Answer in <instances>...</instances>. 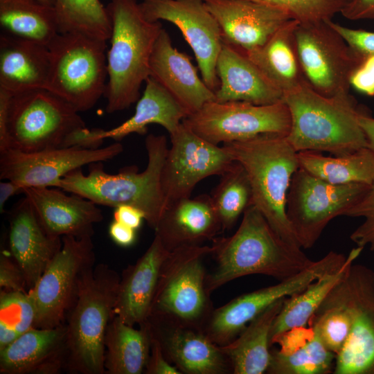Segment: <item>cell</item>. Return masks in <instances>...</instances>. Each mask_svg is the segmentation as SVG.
<instances>
[{"mask_svg": "<svg viewBox=\"0 0 374 374\" xmlns=\"http://www.w3.org/2000/svg\"><path fill=\"white\" fill-rule=\"evenodd\" d=\"M212 241L210 255L215 266L206 280L210 294L231 280L251 274H262L280 281L313 262L301 247L284 241L254 205L244 212L233 235Z\"/></svg>", "mask_w": 374, "mask_h": 374, "instance_id": "1", "label": "cell"}, {"mask_svg": "<svg viewBox=\"0 0 374 374\" xmlns=\"http://www.w3.org/2000/svg\"><path fill=\"white\" fill-rule=\"evenodd\" d=\"M283 101L291 118L286 139L297 152H327L338 156L368 147L359 122L362 111L349 91L328 97L315 91L304 80L296 89L284 93Z\"/></svg>", "mask_w": 374, "mask_h": 374, "instance_id": "2", "label": "cell"}, {"mask_svg": "<svg viewBox=\"0 0 374 374\" xmlns=\"http://www.w3.org/2000/svg\"><path fill=\"white\" fill-rule=\"evenodd\" d=\"M145 145L148 164L143 172L131 166L112 175L105 172L102 162H96L89 164L87 175L81 168L67 174L58 188L96 204L113 208L134 206L143 211L145 220L154 229L165 210L161 178L168 148L164 135L149 134Z\"/></svg>", "mask_w": 374, "mask_h": 374, "instance_id": "3", "label": "cell"}, {"mask_svg": "<svg viewBox=\"0 0 374 374\" xmlns=\"http://www.w3.org/2000/svg\"><path fill=\"white\" fill-rule=\"evenodd\" d=\"M107 9L112 21L107 53L106 112L130 107L141 97L142 84L150 76L152 50L163 28L160 21L143 16L137 0H111Z\"/></svg>", "mask_w": 374, "mask_h": 374, "instance_id": "4", "label": "cell"}, {"mask_svg": "<svg viewBox=\"0 0 374 374\" xmlns=\"http://www.w3.org/2000/svg\"><path fill=\"white\" fill-rule=\"evenodd\" d=\"M121 278L104 264L88 267L81 274L67 314L64 364L75 373L103 374L105 337L114 316Z\"/></svg>", "mask_w": 374, "mask_h": 374, "instance_id": "5", "label": "cell"}, {"mask_svg": "<svg viewBox=\"0 0 374 374\" xmlns=\"http://www.w3.org/2000/svg\"><path fill=\"white\" fill-rule=\"evenodd\" d=\"M222 147L246 171L251 186L253 205L284 241L301 247L286 214L291 179L299 168L297 152L286 136L262 135L224 143Z\"/></svg>", "mask_w": 374, "mask_h": 374, "instance_id": "6", "label": "cell"}, {"mask_svg": "<svg viewBox=\"0 0 374 374\" xmlns=\"http://www.w3.org/2000/svg\"><path fill=\"white\" fill-rule=\"evenodd\" d=\"M78 113L46 89L12 95L0 89V152L60 148L69 133L86 126Z\"/></svg>", "mask_w": 374, "mask_h": 374, "instance_id": "7", "label": "cell"}, {"mask_svg": "<svg viewBox=\"0 0 374 374\" xmlns=\"http://www.w3.org/2000/svg\"><path fill=\"white\" fill-rule=\"evenodd\" d=\"M106 42L80 33L57 34L47 46L50 69L46 89L78 112L91 109L106 89Z\"/></svg>", "mask_w": 374, "mask_h": 374, "instance_id": "8", "label": "cell"}, {"mask_svg": "<svg viewBox=\"0 0 374 374\" xmlns=\"http://www.w3.org/2000/svg\"><path fill=\"white\" fill-rule=\"evenodd\" d=\"M211 251V246L200 244L170 251L160 270L150 317L202 328L214 309L204 265Z\"/></svg>", "mask_w": 374, "mask_h": 374, "instance_id": "9", "label": "cell"}, {"mask_svg": "<svg viewBox=\"0 0 374 374\" xmlns=\"http://www.w3.org/2000/svg\"><path fill=\"white\" fill-rule=\"evenodd\" d=\"M369 186L332 184L299 168L291 179L286 214L300 247H312L328 223L344 215Z\"/></svg>", "mask_w": 374, "mask_h": 374, "instance_id": "10", "label": "cell"}, {"mask_svg": "<svg viewBox=\"0 0 374 374\" xmlns=\"http://www.w3.org/2000/svg\"><path fill=\"white\" fill-rule=\"evenodd\" d=\"M182 123L200 137L218 145L262 135L287 136L291 126L283 101L266 105L243 101L206 103Z\"/></svg>", "mask_w": 374, "mask_h": 374, "instance_id": "11", "label": "cell"}, {"mask_svg": "<svg viewBox=\"0 0 374 374\" xmlns=\"http://www.w3.org/2000/svg\"><path fill=\"white\" fill-rule=\"evenodd\" d=\"M62 241L60 249L28 292L35 312L34 328H53L63 324L82 273L94 262L92 235H66Z\"/></svg>", "mask_w": 374, "mask_h": 374, "instance_id": "12", "label": "cell"}, {"mask_svg": "<svg viewBox=\"0 0 374 374\" xmlns=\"http://www.w3.org/2000/svg\"><path fill=\"white\" fill-rule=\"evenodd\" d=\"M346 260L342 253L330 251L307 268L278 283L242 294L213 310L202 330L215 344L231 342L247 325L278 300L304 290L323 275L340 269Z\"/></svg>", "mask_w": 374, "mask_h": 374, "instance_id": "13", "label": "cell"}, {"mask_svg": "<svg viewBox=\"0 0 374 374\" xmlns=\"http://www.w3.org/2000/svg\"><path fill=\"white\" fill-rule=\"evenodd\" d=\"M295 42L304 79L315 91L330 97L349 91L351 73L362 58L328 20L299 24Z\"/></svg>", "mask_w": 374, "mask_h": 374, "instance_id": "14", "label": "cell"}, {"mask_svg": "<svg viewBox=\"0 0 374 374\" xmlns=\"http://www.w3.org/2000/svg\"><path fill=\"white\" fill-rule=\"evenodd\" d=\"M168 149L161 172L165 208L188 198L195 186L212 175H222L236 163L222 146L198 136L183 123L170 134Z\"/></svg>", "mask_w": 374, "mask_h": 374, "instance_id": "15", "label": "cell"}, {"mask_svg": "<svg viewBox=\"0 0 374 374\" xmlns=\"http://www.w3.org/2000/svg\"><path fill=\"white\" fill-rule=\"evenodd\" d=\"M141 10L150 21L176 26L195 54L202 78L215 92L220 81L216 62L223 43L220 26L203 0H142Z\"/></svg>", "mask_w": 374, "mask_h": 374, "instance_id": "16", "label": "cell"}, {"mask_svg": "<svg viewBox=\"0 0 374 374\" xmlns=\"http://www.w3.org/2000/svg\"><path fill=\"white\" fill-rule=\"evenodd\" d=\"M123 150L118 141L96 150L56 148L24 152L8 149L0 152V178L11 180L24 188H58L61 179L71 171L112 159Z\"/></svg>", "mask_w": 374, "mask_h": 374, "instance_id": "17", "label": "cell"}, {"mask_svg": "<svg viewBox=\"0 0 374 374\" xmlns=\"http://www.w3.org/2000/svg\"><path fill=\"white\" fill-rule=\"evenodd\" d=\"M354 319L349 336L336 355L333 374H374L373 271L353 264L346 277Z\"/></svg>", "mask_w": 374, "mask_h": 374, "instance_id": "18", "label": "cell"}, {"mask_svg": "<svg viewBox=\"0 0 374 374\" xmlns=\"http://www.w3.org/2000/svg\"><path fill=\"white\" fill-rule=\"evenodd\" d=\"M147 323L167 359L185 374L232 373L221 346L198 328L150 317Z\"/></svg>", "mask_w": 374, "mask_h": 374, "instance_id": "19", "label": "cell"}, {"mask_svg": "<svg viewBox=\"0 0 374 374\" xmlns=\"http://www.w3.org/2000/svg\"><path fill=\"white\" fill-rule=\"evenodd\" d=\"M217 20L222 41L247 52L263 45L293 19L278 8L251 0H203Z\"/></svg>", "mask_w": 374, "mask_h": 374, "instance_id": "20", "label": "cell"}, {"mask_svg": "<svg viewBox=\"0 0 374 374\" xmlns=\"http://www.w3.org/2000/svg\"><path fill=\"white\" fill-rule=\"evenodd\" d=\"M150 76L164 87L188 114L215 101V91L200 78L190 57L173 46L168 33L162 28L150 62Z\"/></svg>", "mask_w": 374, "mask_h": 374, "instance_id": "21", "label": "cell"}, {"mask_svg": "<svg viewBox=\"0 0 374 374\" xmlns=\"http://www.w3.org/2000/svg\"><path fill=\"white\" fill-rule=\"evenodd\" d=\"M62 241L48 235L24 196L9 215L8 247L13 260L21 269L29 291L60 249Z\"/></svg>", "mask_w": 374, "mask_h": 374, "instance_id": "22", "label": "cell"}, {"mask_svg": "<svg viewBox=\"0 0 374 374\" xmlns=\"http://www.w3.org/2000/svg\"><path fill=\"white\" fill-rule=\"evenodd\" d=\"M23 193L44 229L53 237L92 235L94 224L103 219L96 204L75 194L52 187L24 188Z\"/></svg>", "mask_w": 374, "mask_h": 374, "instance_id": "23", "label": "cell"}, {"mask_svg": "<svg viewBox=\"0 0 374 374\" xmlns=\"http://www.w3.org/2000/svg\"><path fill=\"white\" fill-rule=\"evenodd\" d=\"M170 251L154 235L145 253L123 272L114 310V316L134 326L145 323L151 313L160 270Z\"/></svg>", "mask_w": 374, "mask_h": 374, "instance_id": "24", "label": "cell"}, {"mask_svg": "<svg viewBox=\"0 0 374 374\" xmlns=\"http://www.w3.org/2000/svg\"><path fill=\"white\" fill-rule=\"evenodd\" d=\"M154 230L164 247L171 251L213 240L222 229L211 195L203 194L167 206Z\"/></svg>", "mask_w": 374, "mask_h": 374, "instance_id": "25", "label": "cell"}, {"mask_svg": "<svg viewBox=\"0 0 374 374\" xmlns=\"http://www.w3.org/2000/svg\"><path fill=\"white\" fill-rule=\"evenodd\" d=\"M220 85L215 101H243L272 105L283 101V92L276 87L241 51L223 42L216 62Z\"/></svg>", "mask_w": 374, "mask_h": 374, "instance_id": "26", "label": "cell"}, {"mask_svg": "<svg viewBox=\"0 0 374 374\" xmlns=\"http://www.w3.org/2000/svg\"><path fill=\"white\" fill-rule=\"evenodd\" d=\"M66 328H32L0 350L1 374L55 373L64 365Z\"/></svg>", "mask_w": 374, "mask_h": 374, "instance_id": "27", "label": "cell"}, {"mask_svg": "<svg viewBox=\"0 0 374 374\" xmlns=\"http://www.w3.org/2000/svg\"><path fill=\"white\" fill-rule=\"evenodd\" d=\"M50 69L48 47L3 33L0 35V89L15 94L46 89Z\"/></svg>", "mask_w": 374, "mask_h": 374, "instance_id": "28", "label": "cell"}, {"mask_svg": "<svg viewBox=\"0 0 374 374\" xmlns=\"http://www.w3.org/2000/svg\"><path fill=\"white\" fill-rule=\"evenodd\" d=\"M299 24L292 19L261 46L242 51L283 93L296 89L305 80L295 42Z\"/></svg>", "mask_w": 374, "mask_h": 374, "instance_id": "29", "label": "cell"}, {"mask_svg": "<svg viewBox=\"0 0 374 374\" xmlns=\"http://www.w3.org/2000/svg\"><path fill=\"white\" fill-rule=\"evenodd\" d=\"M132 116L114 128L104 130V139L120 141L131 134L144 135L148 126L157 124L172 134L188 116L185 109L158 82L149 76Z\"/></svg>", "mask_w": 374, "mask_h": 374, "instance_id": "30", "label": "cell"}, {"mask_svg": "<svg viewBox=\"0 0 374 374\" xmlns=\"http://www.w3.org/2000/svg\"><path fill=\"white\" fill-rule=\"evenodd\" d=\"M285 298L272 303L251 321L229 344L221 346L233 374H262L271 359L270 332Z\"/></svg>", "mask_w": 374, "mask_h": 374, "instance_id": "31", "label": "cell"}, {"mask_svg": "<svg viewBox=\"0 0 374 374\" xmlns=\"http://www.w3.org/2000/svg\"><path fill=\"white\" fill-rule=\"evenodd\" d=\"M363 249L357 246L353 248L340 269L323 275L300 292L285 298L271 328V346L286 332L296 328L307 327L328 294L346 276Z\"/></svg>", "mask_w": 374, "mask_h": 374, "instance_id": "32", "label": "cell"}, {"mask_svg": "<svg viewBox=\"0 0 374 374\" xmlns=\"http://www.w3.org/2000/svg\"><path fill=\"white\" fill-rule=\"evenodd\" d=\"M147 323L135 328L116 316L111 319L105 337V369L109 374L144 372L151 348Z\"/></svg>", "mask_w": 374, "mask_h": 374, "instance_id": "33", "label": "cell"}, {"mask_svg": "<svg viewBox=\"0 0 374 374\" xmlns=\"http://www.w3.org/2000/svg\"><path fill=\"white\" fill-rule=\"evenodd\" d=\"M4 33L48 45L60 33L55 10L39 0H0Z\"/></svg>", "mask_w": 374, "mask_h": 374, "instance_id": "34", "label": "cell"}, {"mask_svg": "<svg viewBox=\"0 0 374 374\" xmlns=\"http://www.w3.org/2000/svg\"><path fill=\"white\" fill-rule=\"evenodd\" d=\"M297 157L299 168L332 184L371 185L374 179V152L368 147L330 157L319 152L301 151Z\"/></svg>", "mask_w": 374, "mask_h": 374, "instance_id": "35", "label": "cell"}, {"mask_svg": "<svg viewBox=\"0 0 374 374\" xmlns=\"http://www.w3.org/2000/svg\"><path fill=\"white\" fill-rule=\"evenodd\" d=\"M346 276L328 294L308 323L326 347L335 355L345 344L354 319Z\"/></svg>", "mask_w": 374, "mask_h": 374, "instance_id": "36", "label": "cell"}, {"mask_svg": "<svg viewBox=\"0 0 374 374\" xmlns=\"http://www.w3.org/2000/svg\"><path fill=\"white\" fill-rule=\"evenodd\" d=\"M60 33H80L107 41L112 21L100 0H53Z\"/></svg>", "mask_w": 374, "mask_h": 374, "instance_id": "37", "label": "cell"}, {"mask_svg": "<svg viewBox=\"0 0 374 374\" xmlns=\"http://www.w3.org/2000/svg\"><path fill=\"white\" fill-rule=\"evenodd\" d=\"M211 197L222 231L231 229L246 209L253 205L251 184L239 163L236 161L221 175Z\"/></svg>", "mask_w": 374, "mask_h": 374, "instance_id": "38", "label": "cell"}, {"mask_svg": "<svg viewBox=\"0 0 374 374\" xmlns=\"http://www.w3.org/2000/svg\"><path fill=\"white\" fill-rule=\"evenodd\" d=\"M335 358L336 355L328 350L314 332L305 344L291 353L271 349V359L266 373H332Z\"/></svg>", "mask_w": 374, "mask_h": 374, "instance_id": "39", "label": "cell"}, {"mask_svg": "<svg viewBox=\"0 0 374 374\" xmlns=\"http://www.w3.org/2000/svg\"><path fill=\"white\" fill-rule=\"evenodd\" d=\"M35 312L28 292L1 290L0 350L34 327Z\"/></svg>", "mask_w": 374, "mask_h": 374, "instance_id": "40", "label": "cell"}, {"mask_svg": "<svg viewBox=\"0 0 374 374\" xmlns=\"http://www.w3.org/2000/svg\"><path fill=\"white\" fill-rule=\"evenodd\" d=\"M282 10L299 24L332 19L340 12L346 0H251Z\"/></svg>", "mask_w": 374, "mask_h": 374, "instance_id": "41", "label": "cell"}, {"mask_svg": "<svg viewBox=\"0 0 374 374\" xmlns=\"http://www.w3.org/2000/svg\"><path fill=\"white\" fill-rule=\"evenodd\" d=\"M344 215L363 219L350 238L357 247H368L374 251V179L365 194Z\"/></svg>", "mask_w": 374, "mask_h": 374, "instance_id": "42", "label": "cell"}, {"mask_svg": "<svg viewBox=\"0 0 374 374\" xmlns=\"http://www.w3.org/2000/svg\"><path fill=\"white\" fill-rule=\"evenodd\" d=\"M328 23L359 57L374 55V32L348 28L332 19Z\"/></svg>", "mask_w": 374, "mask_h": 374, "instance_id": "43", "label": "cell"}, {"mask_svg": "<svg viewBox=\"0 0 374 374\" xmlns=\"http://www.w3.org/2000/svg\"><path fill=\"white\" fill-rule=\"evenodd\" d=\"M0 287L4 290L28 292L21 269L5 252H1L0 256Z\"/></svg>", "mask_w": 374, "mask_h": 374, "instance_id": "44", "label": "cell"}, {"mask_svg": "<svg viewBox=\"0 0 374 374\" xmlns=\"http://www.w3.org/2000/svg\"><path fill=\"white\" fill-rule=\"evenodd\" d=\"M103 129H89L86 126L77 128L65 137L60 148L98 149L105 140L103 136Z\"/></svg>", "mask_w": 374, "mask_h": 374, "instance_id": "45", "label": "cell"}, {"mask_svg": "<svg viewBox=\"0 0 374 374\" xmlns=\"http://www.w3.org/2000/svg\"><path fill=\"white\" fill-rule=\"evenodd\" d=\"M350 85L360 93L374 96V55L362 57L351 73Z\"/></svg>", "mask_w": 374, "mask_h": 374, "instance_id": "46", "label": "cell"}, {"mask_svg": "<svg viewBox=\"0 0 374 374\" xmlns=\"http://www.w3.org/2000/svg\"><path fill=\"white\" fill-rule=\"evenodd\" d=\"M151 348L144 372L148 374H181L166 357L159 341L151 335Z\"/></svg>", "mask_w": 374, "mask_h": 374, "instance_id": "47", "label": "cell"}, {"mask_svg": "<svg viewBox=\"0 0 374 374\" xmlns=\"http://www.w3.org/2000/svg\"><path fill=\"white\" fill-rule=\"evenodd\" d=\"M340 13L350 20L374 19V0H349Z\"/></svg>", "mask_w": 374, "mask_h": 374, "instance_id": "48", "label": "cell"}, {"mask_svg": "<svg viewBox=\"0 0 374 374\" xmlns=\"http://www.w3.org/2000/svg\"><path fill=\"white\" fill-rule=\"evenodd\" d=\"M114 220L137 230L145 220V215L139 208L129 204L114 208Z\"/></svg>", "mask_w": 374, "mask_h": 374, "instance_id": "49", "label": "cell"}, {"mask_svg": "<svg viewBox=\"0 0 374 374\" xmlns=\"http://www.w3.org/2000/svg\"><path fill=\"white\" fill-rule=\"evenodd\" d=\"M109 235L113 242L122 247L133 245L136 239V230L113 220L108 229Z\"/></svg>", "mask_w": 374, "mask_h": 374, "instance_id": "50", "label": "cell"}, {"mask_svg": "<svg viewBox=\"0 0 374 374\" xmlns=\"http://www.w3.org/2000/svg\"><path fill=\"white\" fill-rule=\"evenodd\" d=\"M24 188L19 184L8 179H2L0 182V211L4 212L7 201L13 195L22 193Z\"/></svg>", "mask_w": 374, "mask_h": 374, "instance_id": "51", "label": "cell"}, {"mask_svg": "<svg viewBox=\"0 0 374 374\" xmlns=\"http://www.w3.org/2000/svg\"><path fill=\"white\" fill-rule=\"evenodd\" d=\"M359 122L366 135L368 147L374 152V118L362 111L359 115Z\"/></svg>", "mask_w": 374, "mask_h": 374, "instance_id": "52", "label": "cell"}, {"mask_svg": "<svg viewBox=\"0 0 374 374\" xmlns=\"http://www.w3.org/2000/svg\"><path fill=\"white\" fill-rule=\"evenodd\" d=\"M39 1H40L41 2L45 4L53 6V0H39Z\"/></svg>", "mask_w": 374, "mask_h": 374, "instance_id": "53", "label": "cell"}, {"mask_svg": "<svg viewBox=\"0 0 374 374\" xmlns=\"http://www.w3.org/2000/svg\"><path fill=\"white\" fill-rule=\"evenodd\" d=\"M373 278H374V271H373Z\"/></svg>", "mask_w": 374, "mask_h": 374, "instance_id": "54", "label": "cell"}, {"mask_svg": "<svg viewBox=\"0 0 374 374\" xmlns=\"http://www.w3.org/2000/svg\"><path fill=\"white\" fill-rule=\"evenodd\" d=\"M349 0H346V2H348Z\"/></svg>", "mask_w": 374, "mask_h": 374, "instance_id": "55", "label": "cell"}]
</instances>
